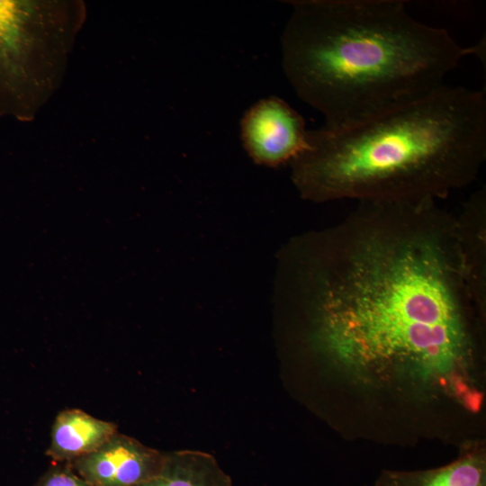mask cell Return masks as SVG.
<instances>
[{"label":"cell","instance_id":"1","mask_svg":"<svg viewBox=\"0 0 486 486\" xmlns=\"http://www.w3.org/2000/svg\"><path fill=\"white\" fill-rule=\"evenodd\" d=\"M286 264L307 345L334 370L362 388L480 409L486 294L456 216L435 201L358 202L294 241Z\"/></svg>","mask_w":486,"mask_h":486},{"label":"cell","instance_id":"2","mask_svg":"<svg viewBox=\"0 0 486 486\" xmlns=\"http://www.w3.org/2000/svg\"><path fill=\"white\" fill-rule=\"evenodd\" d=\"M282 37L299 97L338 129L445 86L479 47L418 21L400 0H301Z\"/></svg>","mask_w":486,"mask_h":486},{"label":"cell","instance_id":"3","mask_svg":"<svg viewBox=\"0 0 486 486\" xmlns=\"http://www.w3.org/2000/svg\"><path fill=\"white\" fill-rule=\"evenodd\" d=\"M292 163L303 199L423 202L473 182L486 158L482 90L446 85L346 127L308 130Z\"/></svg>","mask_w":486,"mask_h":486},{"label":"cell","instance_id":"4","mask_svg":"<svg viewBox=\"0 0 486 486\" xmlns=\"http://www.w3.org/2000/svg\"><path fill=\"white\" fill-rule=\"evenodd\" d=\"M85 17L80 1L0 0V116L36 115L62 80Z\"/></svg>","mask_w":486,"mask_h":486},{"label":"cell","instance_id":"5","mask_svg":"<svg viewBox=\"0 0 486 486\" xmlns=\"http://www.w3.org/2000/svg\"><path fill=\"white\" fill-rule=\"evenodd\" d=\"M243 145L257 164L278 166L309 150L303 118L278 97L258 101L241 122Z\"/></svg>","mask_w":486,"mask_h":486},{"label":"cell","instance_id":"6","mask_svg":"<svg viewBox=\"0 0 486 486\" xmlns=\"http://www.w3.org/2000/svg\"><path fill=\"white\" fill-rule=\"evenodd\" d=\"M163 456L134 439L114 436L82 456L78 468L95 486H136L157 472Z\"/></svg>","mask_w":486,"mask_h":486},{"label":"cell","instance_id":"7","mask_svg":"<svg viewBox=\"0 0 486 486\" xmlns=\"http://www.w3.org/2000/svg\"><path fill=\"white\" fill-rule=\"evenodd\" d=\"M115 433L112 423L79 410H64L54 421L50 452L58 458L82 457L105 444Z\"/></svg>","mask_w":486,"mask_h":486},{"label":"cell","instance_id":"8","mask_svg":"<svg viewBox=\"0 0 486 486\" xmlns=\"http://www.w3.org/2000/svg\"><path fill=\"white\" fill-rule=\"evenodd\" d=\"M136 486H232L212 454L183 450L163 456L159 469Z\"/></svg>","mask_w":486,"mask_h":486},{"label":"cell","instance_id":"9","mask_svg":"<svg viewBox=\"0 0 486 486\" xmlns=\"http://www.w3.org/2000/svg\"><path fill=\"white\" fill-rule=\"evenodd\" d=\"M374 486H486L482 451L467 450L442 467L416 472L386 471Z\"/></svg>","mask_w":486,"mask_h":486},{"label":"cell","instance_id":"10","mask_svg":"<svg viewBox=\"0 0 486 486\" xmlns=\"http://www.w3.org/2000/svg\"><path fill=\"white\" fill-rule=\"evenodd\" d=\"M40 486H90V484L68 471H57L47 476Z\"/></svg>","mask_w":486,"mask_h":486}]
</instances>
